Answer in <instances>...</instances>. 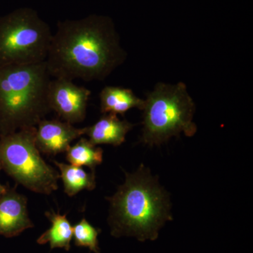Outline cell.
Listing matches in <instances>:
<instances>
[{
  "instance_id": "1",
  "label": "cell",
  "mask_w": 253,
  "mask_h": 253,
  "mask_svg": "<svg viewBox=\"0 0 253 253\" xmlns=\"http://www.w3.org/2000/svg\"><path fill=\"white\" fill-rule=\"evenodd\" d=\"M126 56L113 21L90 15L58 22L44 62L52 78L103 81Z\"/></svg>"
},
{
  "instance_id": "2",
  "label": "cell",
  "mask_w": 253,
  "mask_h": 253,
  "mask_svg": "<svg viewBox=\"0 0 253 253\" xmlns=\"http://www.w3.org/2000/svg\"><path fill=\"white\" fill-rule=\"evenodd\" d=\"M126 176L116 194L106 199L111 235L134 237L141 242L155 241L165 224L172 220L167 191L144 165Z\"/></svg>"
},
{
  "instance_id": "3",
  "label": "cell",
  "mask_w": 253,
  "mask_h": 253,
  "mask_svg": "<svg viewBox=\"0 0 253 253\" xmlns=\"http://www.w3.org/2000/svg\"><path fill=\"white\" fill-rule=\"evenodd\" d=\"M45 62L0 68V135L36 126L51 112Z\"/></svg>"
},
{
  "instance_id": "4",
  "label": "cell",
  "mask_w": 253,
  "mask_h": 253,
  "mask_svg": "<svg viewBox=\"0 0 253 253\" xmlns=\"http://www.w3.org/2000/svg\"><path fill=\"white\" fill-rule=\"evenodd\" d=\"M195 109L184 83H158L144 100L141 141L149 146H160L181 133L194 136L197 131L193 122Z\"/></svg>"
},
{
  "instance_id": "5",
  "label": "cell",
  "mask_w": 253,
  "mask_h": 253,
  "mask_svg": "<svg viewBox=\"0 0 253 253\" xmlns=\"http://www.w3.org/2000/svg\"><path fill=\"white\" fill-rule=\"evenodd\" d=\"M53 33L48 23L30 7L0 17V68L44 62Z\"/></svg>"
},
{
  "instance_id": "6",
  "label": "cell",
  "mask_w": 253,
  "mask_h": 253,
  "mask_svg": "<svg viewBox=\"0 0 253 253\" xmlns=\"http://www.w3.org/2000/svg\"><path fill=\"white\" fill-rule=\"evenodd\" d=\"M36 126L0 135V167L18 184L38 194L57 190L60 174L41 156L36 143Z\"/></svg>"
},
{
  "instance_id": "7",
  "label": "cell",
  "mask_w": 253,
  "mask_h": 253,
  "mask_svg": "<svg viewBox=\"0 0 253 253\" xmlns=\"http://www.w3.org/2000/svg\"><path fill=\"white\" fill-rule=\"evenodd\" d=\"M91 91L71 80L51 78L48 89V104L63 121L76 124L84 121Z\"/></svg>"
},
{
  "instance_id": "8",
  "label": "cell",
  "mask_w": 253,
  "mask_h": 253,
  "mask_svg": "<svg viewBox=\"0 0 253 253\" xmlns=\"http://www.w3.org/2000/svg\"><path fill=\"white\" fill-rule=\"evenodd\" d=\"M85 134V127H76L60 120H42L36 126L37 147L43 154L56 156L66 153L71 143Z\"/></svg>"
},
{
  "instance_id": "9",
  "label": "cell",
  "mask_w": 253,
  "mask_h": 253,
  "mask_svg": "<svg viewBox=\"0 0 253 253\" xmlns=\"http://www.w3.org/2000/svg\"><path fill=\"white\" fill-rule=\"evenodd\" d=\"M28 216L27 199L14 189H6L0 198V235L11 238L33 227Z\"/></svg>"
},
{
  "instance_id": "10",
  "label": "cell",
  "mask_w": 253,
  "mask_h": 253,
  "mask_svg": "<svg viewBox=\"0 0 253 253\" xmlns=\"http://www.w3.org/2000/svg\"><path fill=\"white\" fill-rule=\"evenodd\" d=\"M134 125L126 120H121L113 114H104L93 126H86L85 134L93 144L121 146L126 141L127 133Z\"/></svg>"
},
{
  "instance_id": "11",
  "label": "cell",
  "mask_w": 253,
  "mask_h": 253,
  "mask_svg": "<svg viewBox=\"0 0 253 253\" xmlns=\"http://www.w3.org/2000/svg\"><path fill=\"white\" fill-rule=\"evenodd\" d=\"M100 109L103 114L124 116L134 108L143 110L144 100L139 99L130 89L107 86L99 94Z\"/></svg>"
},
{
  "instance_id": "12",
  "label": "cell",
  "mask_w": 253,
  "mask_h": 253,
  "mask_svg": "<svg viewBox=\"0 0 253 253\" xmlns=\"http://www.w3.org/2000/svg\"><path fill=\"white\" fill-rule=\"evenodd\" d=\"M45 215L51 222V226L38 238V244H49L51 249L59 248L70 251L73 239V226L66 214H60L51 211L46 212Z\"/></svg>"
},
{
  "instance_id": "13",
  "label": "cell",
  "mask_w": 253,
  "mask_h": 253,
  "mask_svg": "<svg viewBox=\"0 0 253 253\" xmlns=\"http://www.w3.org/2000/svg\"><path fill=\"white\" fill-rule=\"evenodd\" d=\"M60 171L64 191L70 197L76 196L83 190L94 189L96 187L95 172H86L82 167L54 161Z\"/></svg>"
},
{
  "instance_id": "14",
  "label": "cell",
  "mask_w": 253,
  "mask_h": 253,
  "mask_svg": "<svg viewBox=\"0 0 253 253\" xmlns=\"http://www.w3.org/2000/svg\"><path fill=\"white\" fill-rule=\"evenodd\" d=\"M66 160L73 166H86L94 171L96 166L103 161L104 151L101 148L93 144L89 139L81 138L66 151Z\"/></svg>"
},
{
  "instance_id": "15",
  "label": "cell",
  "mask_w": 253,
  "mask_h": 253,
  "mask_svg": "<svg viewBox=\"0 0 253 253\" xmlns=\"http://www.w3.org/2000/svg\"><path fill=\"white\" fill-rule=\"evenodd\" d=\"M99 233V229L94 227L84 218L73 226V238L76 246L88 248L94 253H100L98 241Z\"/></svg>"
},
{
  "instance_id": "16",
  "label": "cell",
  "mask_w": 253,
  "mask_h": 253,
  "mask_svg": "<svg viewBox=\"0 0 253 253\" xmlns=\"http://www.w3.org/2000/svg\"><path fill=\"white\" fill-rule=\"evenodd\" d=\"M1 168L0 167V171H1ZM6 189L7 188L5 187V186L1 185V183H0V198L2 196V195L4 194L5 191H6Z\"/></svg>"
}]
</instances>
